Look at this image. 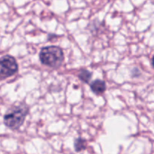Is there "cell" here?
I'll return each mask as SVG.
<instances>
[{
  "label": "cell",
  "instance_id": "5",
  "mask_svg": "<svg viewBox=\"0 0 154 154\" xmlns=\"http://www.w3.org/2000/svg\"><path fill=\"white\" fill-rule=\"evenodd\" d=\"M87 147V141L85 139L82 138H78L74 141V148L76 152H80L84 150Z\"/></svg>",
  "mask_w": 154,
  "mask_h": 154
},
{
  "label": "cell",
  "instance_id": "2",
  "mask_svg": "<svg viewBox=\"0 0 154 154\" xmlns=\"http://www.w3.org/2000/svg\"><path fill=\"white\" fill-rule=\"evenodd\" d=\"M39 59L42 64L56 69L61 66L64 57L61 48L57 46H48L41 50Z\"/></svg>",
  "mask_w": 154,
  "mask_h": 154
},
{
  "label": "cell",
  "instance_id": "6",
  "mask_svg": "<svg viewBox=\"0 0 154 154\" xmlns=\"http://www.w3.org/2000/svg\"><path fill=\"white\" fill-rule=\"evenodd\" d=\"M91 72L86 70V69H82L79 72V73L78 74L79 78L82 81L86 83V84H88V83L89 82V81H90L91 78Z\"/></svg>",
  "mask_w": 154,
  "mask_h": 154
},
{
  "label": "cell",
  "instance_id": "1",
  "mask_svg": "<svg viewBox=\"0 0 154 154\" xmlns=\"http://www.w3.org/2000/svg\"><path fill=\"white\" fill-rule=\"evenodd\" d=\"M28 113V106L24 103L11 107L4 115L5 125L12 130L18 129L24 123Z\"/></svg>",
  "mask_w": 154,
  "mask_h": 154
},
{
  "label": "cell",
  "instance_id": "7",
  "mask_svg": "<svg viewBox=\"0 0 154 154\" xmlns=\"http://www.w3.org/2000/svg\"><path fill=\"white\" fill-rule=\"evenodd\" d=\"M152 67L154 68V57H152Z\"/></svg>",
  "mask_w": 154,
  "mask_h": 154
},
{
  "label": "cell",
  "instance_id": "4",
  "mask_svg": "<svg viewBox=\"0 0 154 154\" xmlns=\"http://www.w3.org/2000/svg\"><path fill=\"white\" fill-rule=\"evenodd\" d=\"M91 90L97 95H101L106 91V84L102 80H95L91 84Z\"/></svg>",
  "mask_w": 154,
  "mask_h": 154
},
{
  "label": "cell",
  "instance_id": "3",
  "mask_svg": "<svg viewBox=\"0 0 154 154\" xmlns=\"http://www.w3.org/2000/svg\"><path fill=\"white\" fill-rule=\"evenodd\" d=\"M18 65L14 57L10 55L3 56L0 58V78L5 79L17 73Z\"/></svg>",
  "mask_w": 154,
  "mask_h": 154
}]
</instances>
